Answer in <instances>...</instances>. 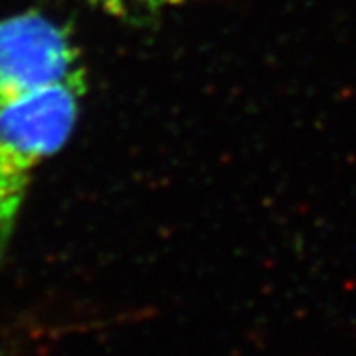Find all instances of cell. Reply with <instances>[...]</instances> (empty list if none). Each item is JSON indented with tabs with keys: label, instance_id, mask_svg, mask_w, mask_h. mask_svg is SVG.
I'll list each match as a JSON object with an SVG mask.
<instances>
[{
	"label": "cell",
	"instance_id": "obj_4",
	"mask_svg": "<svg viewBox=\"0 0 356 356\" xmlns=\"http://www.w3.org/2000/svg\"><path fill=\"white\" fill-rule=\"evenodd\" d=\"M184 0H147V6L151 10V16H154V14L163 13L165 8H172V6H178Z\"/></svg>",
	"mask_w": 356,
	"mask_h": 356
},
{
	"label": "cell",
	"instance_id": "obj_1",
	"mask_svg": "<svg viewBox=\"0 0 356 356\" xmlns=\"http://www.w3.org/2000/svg\"><path fill=\"white\" fill-rule=\"evenodd\" d=\"M88 83H60L0 102V264L34 175L74 133Z\"/></svg>",
	"mask_w": 356,
	"mask_h": 356
},
{
	"label": "cell",
	"instance_id": "obj_3",
	"mask_svg": "<svg viewBox=\"0 0 356 356\" xmlns=\"http://www.w3.org/2000/svg\"><path fill=\"white\" fill-rule=\"evenodd\" d=\"M103 13L113 14L117 18H149L151 10L147 0H83Z\"/></svg>",
	"mask_w": 356,
	"mask_h": 356
},
{
	"label": "cell",
	"instance_id": "obj_2",
	"mask_svg": "<svg viewBox=\"0 0 356 356\" xmlns=\"http://www.w3.org/2000/svg\"><path fill=\"white\" fill-rule=\"evenodd\" d=\"M60 83H88L72 32L36 10L0 18V102Z\"/></svg>",
	"mask_w": 356,
	"mask_h": 356
}]
</instances>
